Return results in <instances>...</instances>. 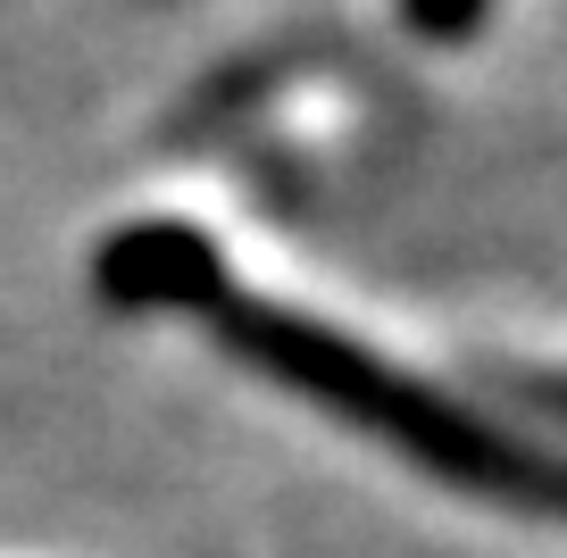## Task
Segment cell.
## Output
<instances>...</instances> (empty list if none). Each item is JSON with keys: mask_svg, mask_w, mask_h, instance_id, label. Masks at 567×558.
Wrapping results in <instances>:
<instances>
[{"mask_svg": "<svg viewBox=\"0 0 567 558\" xmlns=\"http://www.w3.org/2000/svg\"><path fill=\"white\" fill-rule=\"evenodd\" d=\"M484 18H493V0H401V25L417 42H467Z\"/></svg>", "mask_w": 567, "mask_h": 558, "instance_id": "obj_3", "label": "cell"}, {"mask_svg": "<svg viewBox=\"0 0 567 558\" xmlns=\"http://www.w3.org/2000/svg\"><path fill=\"white\" fill-rule=\"evenodd\" d=\"M318 409H334L342 425L375 434L384 451H401L409 467L443 475V484L476 492V500L534 508V517H567V458L534 451L526 434H509V425L460 409L451 392H434V384H417V375H401V366H384L375 350H342V359L326 366Z\"/></svg>", "mask_w": 567, "mask_h": 558, "instance_id": "obj_1", "label": "cell"}, {"mask_svg": "<svg viewBox=\"0 0 567 558\" xmlns=\"http://www.w3.org/2000/svg\"><path fill=\"white\" fill-rule=\"evenodd\" d=\"M92 292L109 309H176V317H217L226 309V250L209 234L151 217V226H117L92 250Z\"/></svg>", "mask_w": 567, "mask_h": 558, "instance_id": "obj_2", "label": "cell"}, {"mask_svg": "<svg viewBox=\"0 0 567 558\" xmlns=\"http://www.w3.org/2000/svg\"><path fill=\"white\" fill-rule=\"evenodd\" d=\"M501 392L534 417H567V375H501Z\"/></svg>", "mask_w": 567, "mask_h": 558, "instance_id": "obj_4", "label": "cell"}]
</instances>
